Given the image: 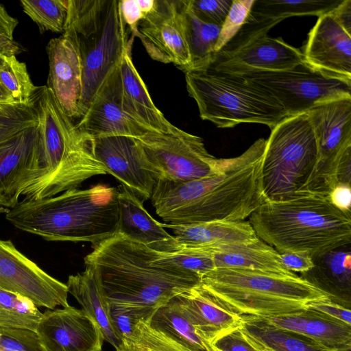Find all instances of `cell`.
I'll return each instance as SVG.
<instances>
[{
	"instance_id": "obj_38",
	"label": "cell",
	"mask_w": 351,
	"mask_h": 351,
	"mask_svg": "<svg viewBox=\"0 0 351 351\" xmlns=\"http://www.w3.org/2000/svg\"><path fill=\"white\" fill-rule=\"evenodd\" d=\"M38 125L33 97L28 104L0 103V147L23 130Z\"/></svg>"
},
{
	"instance_id": "obj_26",
	"label": "cell",
	"mask_w": 351,
	"mask_h": 351,
	"mask_svg": "<svg viewBox=\"0 0 351 351\" xmlns=\"http://www.w3.org/2000/svg\"><path fill=\"white\" fill-rule=\"evenodd\" d=\"M66 285L68 292L80 304L81 309L99 327L104 341L111 344L116 351L120 349L123 339L114 325L111 306L97 269L86 264L84 271L69 276Z\"/></svg>"
},
{
	"instance_id": "obj_3",
	"label": "cell",
	"mask_w": 351,
	"mask_h": 351,
	"mask_svg": "<svg viewBox=\"0 0 351 351\" xmlns=\"http://www.w3.org/2000/svg\"><path fill=\"white\" fill-rule=\"evenodd\" d=\"M5 219L48 241H87L94 246L117 231L118 190L98 184L47 199H24L5 213Z\"/></svg>"
},
{
	"instance_id": "obj_44",
	"label": "cell",
	"mask_w": 351,
	"mask_h": 351,
	"mask_svg": "<svg viewBox=\"0 0 351 351\" xmlns=\"http://www.w3.org/2000/svg\"><path fill=\"white\" fill-rule=\"evenodd\" d=\"M213 345L222 351H267L246 331L243 324Z\"/></svg>"
},
{
	"instance_id": "obj_2",
	"label": "cell",
	"mask_w": 351,
	"mask_h": 351,
	"mask_svg": "<svg viewBox=\"0 0 351 351\" xmlns=\"http://www.w3.org/2000/svg\"><path fill=\"white\" fill-rule=\"evenodd\" d=\"M84 258L98 271L111 307L150 321L155 311L201 278L167 261L162 252L116 232Z\"/></svg>"
},
{
	"instance_id": "obj_25",
	"label": "cell",
	"mask_w": 351,
	"mask_h": 351,
	"mask_svg": "<svg viewBox=\"0 0 351 351\" xmlns=\"http://www.w3.org/2000/svg\"><path fill=\"white\" fill-rule=\"evenodd\" d=\"M278 329L297 334L331 351H351V326L315 311L263 318Z\"/></svg>"
},
{
	"instance_id": "obj_19",
	"label": "cell",
	"mask_w": 351,
	"mask_h": 351,
	"mask_svg": "<svg viewBox=\"0 0 351 351\" xmlns=\"http://www.w3.org/2000/svg\"><path fill=\"white\" fill-rule=\"evenodd\" d=\"M36 333L43 351H102L104 341L96 322L70 305L43 313Z\"/></svg>"
},
{
	"instance_id": "obj_16",
	"label": "cell",
	"mask_w": 351,
	"mask_h": 351,
	"mask_svg": "<svg viewBox=\"0 0 351 351\" xmlns=\"http://www.w3.org/2000/svg\"><path fill=\"white\" fill-rule=\"evenodd\" d=\"M148 55L173 63L184 73L191 64L180 1H157L155 9L140 21L138 35Z\"/></svg>"
},
{
	"instance_id": "obj_31",
	"label": "cell",
	"mask_w": 351,
	"mask_h": 351,
	"mask_svg": "<svg viewBox=\"0 0 351 351\" xmlns=\"http://www.w3.org/2000/svg\"><path fill=\"white\" fill-rule=\"evenodd\" d=\"M149 324L191 351H212L174 298L155 311Z\"/></svg>"
},
{
	"instance_id": "obj_41",
	"label": "cell",
	"mask_w": 351,
	"mask_h": 351,
	"mask_svg": "<svg viewBox=\"0 0 351 351\" xmlns=\"http://www.w3.org/2000/svg\"><path fill=\"white\" fill-rule=\"evenodd\" d=\"M0 332L1 351H43L34 331L0 328Z\"/></svg>"
},
{
	"instance_id": "obj_46",
	"label": "cell",
	"mask_w": 351,
	"mask_h": 351,
	"mask_svg": "<svg viewBox=\"0 0 351 351\" xmlns=\"http://www.w3.org/2000/svg\"><path fill=\"white\" fill-rule=\"evenodd\" d=\"M308 309L351 326L350 310L332 302V300L311 303Z\"/></svg>"
},
{
	"instance_id": "obj_32",
	"label": "cell",
	"mask_w": 351,
	"mask_h": 351,
	"mask_svg": "<svg viewBox=\"0 0 351 351\" xmlns=\"http://www.w3.org/2000/svg\"><path fill=\"white\" fill-rule=\"evenodd\" d=\"M242 317L244 328L267 351H331L304 337L275 328L263 318Z\"/></svg>"
},
{
	"instance_id": "obj_9",
	"label": "cell",
	"mask_w": 351,
	"mask_h": 351,
	"mask_svg": "<svg viewBox=\"0 0 351 351\" xmlns=\"http://www.w3.org/2000/svg\"><path fill=\"white\" fill-rule=\"evenodd\" d=\"M306 113L319 149L307 193L328 196L337 184L351 183V97L320 102Z\"/></svg>"
},
{
	"instance_id": "obj_11",
	"label": "cell",
	"mask_w": 351,
	"mask_h": 351,
	"mask_svg": "<svg viewBox=\"0 0 351 351\" xmlns=\"http://www.w3.org/2000/svg\"><path fill=\"white\" fill-rule=\"evenodd\" d=\"M239 77L265 90L283 107L288 117L306 113L317 104L351 97V82L326 75L305 63L280 71H261Z\"/></svg>"
},
{
	"instance_id": "obj_52",
	"label": "cell",
	"mask_w": 351,
	"mask_h": 351,
	"mask_svg": "<svg viewBox=\"0 0 351 351\" xmlns=\"http://www.w3.org/2000/svg\"><path fill=\"white\" fill-rule=\"evenodd\" d=\"M5 56L2 55L0 53V66H1L5 59Z\"/></svg>"
},
{
	"instance_id": "obj_43",
	"label": "cell",
	"mask_w": 351,
	"mask_h": 351,
	"mask_svg": "<svg viewBox=\"0 0 351 351\" xmlns=\"http://www.w3.org/2000/svg\"><path fill=\"white\" fill-rule=\"evenodd\" d=\"M156 3L157 0L119 1V8L123 19L130 28L134 37H137L140 21L155 9Z\"/></svg>"
},
{
	"instance_id": "obj_18",
	"label": "cell",
	"mask_w": 351,
	"mask_h": 351,
	"mask_svg": "<svg viewBox=\"0 0 351 351\" xmlns=\"http://www.w3.org/2000/svg\"><path fill=\"white\" fill-rule=\"evenodd\" d=\"M119 66L106 80L75 125L80 133L93 138L125 136L138 138L152 132L124 108Z\"/></svg>"
},
{
	"instance_id": "obj_24",
	"label": "cell",
	"mask_w": 351,
	"mask_h": 351,
	"mask_svg": "<svg viewBox=\"0 0 351 351\" xmlns=\"http://www.w3.org/2000/svg\"><path fill=\"white\" fill-rule=\"evenodd\" d=\"M343 0H255L245 25L233 38L239 43L256 34L269 30L291 16H320L331 12Z\"/></svg>"
},
{
	"instance_id": "obj_22",
	"label": "cell",
	"mask_w": 351,
	"mask_h": 351,
	"mask_svg": "<svg viewBox=\"0 0 351 351\" xmlns=\"http://www.w3.org/2000/svg\"><path fill=\"white\" fill-rule=\"evenodd\" d=\"M174 299L196 333L210 344H213L243 323L242 316L223 306L200 283Z\"/></svg>"
},
{
	"instance_id": "obj_8",
	"label": "cell",
	"mask_w": 351,
	"mask_h": 351,
	"mask_svg": "<svg viewBox=\"0 0 351 351\" xmlns=\"http://www.w3.org/2000/svg\"><path fill=\"white\" fill-rule=\"evenodd\" d=\"M271 130L261 165L264 200L285 199L306 193L319 156L308 114L288 117Z\"/></svg>"
},
{
	"instance_id": "obj_35",
	"label": "cell",
	"mask_w": 351,
	"mask_h": 351,
	"mask_svg": "<svg viewBox=\"0 0 351 351\" xmlns=\"http://www.w3.org/2000/svg\"><path fill=\"white\" fill-rule=\"evenodd\" d=\"M36 88L25 63L19 61L16 56L5 57L0 66V90L14 103L28 104Z\"/></svg>"
},
{
	"instance_id": "obj_48",
	"label": "cell",
	"mask_w": 351,
	"mask_h": 351,
	"mask_svg": "<svg viewBox=\"0 0 351 351\" xmlns=\"http://www.w3.org/2000/svg\"><path fill=\"white\" fill-rule=\"evenodd\" d=\"M282 265L289 271L304 274L310 271L314 263L312 256L306 253L284 252L280 253Z\"/></svg>"
},
{
	"instance_id": "obj_50",
	"label": "cell",
	"mask_w": 351,
	"mask_h": 351,
	"mask_svg": "<svg viewBox=\"0 0 351 351\" xmlns=\"http://www.w3.org/2000/svg\"><path fill=\"white\" fill-rule=\"evenodd\" d=\"M330 14L343 29L351 34V0H343Z\"/></svg>"
},
{
	"instance_id": "obj_27",
	"label": "cell",
	"mask_w": 351,
	"mask_h": 351,
	"mask_svg": "<svg viewBox=\"0 0 351 351\" xmlns=\"http://www.w3.org/2000/svg\"><path fill=\"white\" fill-rule=\"evenodd\" d=\"M132 46L127 49L119 69L123 104L125 111L152 132L176 133L180 128L171 124L154 104L147 86L132 59Z\"/></svg>"
},
{
	"instance_id": "obj_12",
	"label": "cell",
	"mask_w": 351,
	"mask_h": 351,
	"mask_svg": "<svg viewBox=\"0 0 351 351\" xmlns=\"http://www.w3.org/2000/svg\"><path fill=\"white\" fill-rule=\"evenodd\" d=\"M128 38L119 1H109L100 29L86 40H79L82 58V91L76 118H82L99 89L117 69L133 43Z\"/></svg>"
},
{
	"instance_id": "obj_20",
	"label": "cell",
	"mask_w": 351,
	"mask_h": 351,
	"mask_svg": "<svg viewBox=\"0 0 351 351\" xmlns=\"http://www.w3.org/2000/svg\"><path fill=\"white\" fill-rule=\"evenodd\" d=\"M49 59L47 86L56 96L64 112L76 118L82 91L83 64L76 34L65 30L46 47Z\"/></svg>"
},
{
	"instance_id": "obj_15",
	"label": "cell",
	"mask_w": 351,
	"mask_h": 351,
	"mask_svg": "<svg viewBox=\"0 0 351 351\" xmlns=\"http://www.w3.org/2000/svg\"><path fill=\"white\" fill-rule=\"evenodd\" d=\"M304 63L300 49L280 38H272L262 32L231 49L221 50L208 68L218 73L239 76L261 71L289 70Z\"/></svg>"
},
{
	"instance_id": "obj_53",
	"label": "cell",
	"mask_w": 351,
	"mask_h": 351,
	"mask_svg": "<svg viewBox=\"0 0 351 351\" xmlns=\"http://www.w3.org/2000/svg\"><path fill=\"white\" fill-rule=\"evenodd\" d=\"M210 348L212 351H222L220 349L217 348L216 346H215L213 344H210Z\"/></svg>"
},
{
	"instance_id": "obj_21",
	"label": "cell",
	"mask_w": 351,
	"mask_h": 351,
	"mask_svg": "<svg viewBox=\"0 0 351 351\" xmlns=\"http://www.w3.org/2000/svg\"><path fill=\"white\" fill-rule=\"evenodd\" d=\"M302 54L304 63L313 69L351 82V34L330 12L318 17Z\"/></svg>"
},
{
	"instance_id": "obj_36",
	"label": "cell",
	"mask_w": 351,
	"mask_h": 351,
	"mask_svg": "<svg viewBox=\"0 0 351 351\" xmlns=\"http://www.w3.org/2000/svg\"><path fill=\"white\" fill-rule=\"evenodd\" d=\"M117 351H191L162 331L152 327L149 321L140 320L130 337L123 341Z\"/></svg>"
},
{
	"instance_id": "obj_42",
	"label": "cell",
	"mask_w": 351,
	"mask_h": 351,
	"mask_svg": "<svg viewBox=\"0 0 351 351\" xmlns=\"http://www.w3.org/2000/svg\"><path fill=\"white\" fill-rule=\"evenodd\" d=\"M194 14L200 21L221 26L230 9L232 0H188Z\"/></svg>"
},
{
	"instance_id": "obj_10",
	"label": "cell",
	"mask_w": 351,
	"mask_h": 351,
	"mask_svg": "<svg viewBox=\"0 0 351 351\" xmlns=\"http://www.w3.org/2000/svg\"><path fill=\"white\" fill-rule=\"evenodd\" d=\"M157 180L186 182L215 175L228 158H217L203 139L180 130L176 133L149 132L135 138Z\"/></svg>"
},
{
	"instance_id": "obj_23",
	"label": "cell",
	"mask_w": 351,
	"mask_h": 351,
	"mask_svg": "<svg viewBox=\"0 0 351 351\" xmlns=\"http://www.w3.org/2000/svg\"><path fill=\"white\" fill-rule=\"evenodd\" d=\"M119 221L117 232L162 253L180 248L176 238L147 211L143 202L125 186H118Z\"/></svg>"
},
{
	"instance_id": "obj_13",
	"label": "cell",
	"mask_w": 351,
	"mask_h": 351,
	"mask_svg": "<svg viewBox=\"0 0 351 351\" xmlns=\"http://www.w3.org/2000/svg\"><path fill=\"white\" fill-rule=\"evenodd\" d=\"M0 288L47 309L69 306L66 284L46 273L10 239H0Z\"/></svg>"
},
{
	"instance_id": "obj_51",
	"label": "cell",
	"mask_w": 351,
	"mask_h": 351,
	"mask_svg": "<svg viewBox=\"0 0 351 351\" xmlns=\"http://www.w3.org/2000/svg\"><path fill=\"white\" fill-rule=\"evenodd\" d=\"M0 103H14L12 100L3 91L0 90Z\"/></svg>"
},
{
	"instance_id": "obj_33",
	"label": "cell",
	"mask_w": 351,
	"mask_h": 351,
	"mask_svg": "<svg viewBox=\"0 0 351 351\" xmlns=\"http://www.w3.org/2000/svg\"><path fill=\"white\" fill-rule=\"evenodd\" d=\"M42 316L32 300L0 288V328L36 332Z\"/></svg>"
},
{
	"instance_id": "obj_45",
	"label": "cell",
	"mask_w": 351,
	"mask_h": 351,
	"mask_svg": "<svg viewBox=\"0 0 351 351\" xmlns=\"http://www.w3.org/2000/svg\"><path fill=\"white\" fill-rule=\"evenodd\" d=\"M18 23L0 4V53L6 57L16 56L23 51L13 37Z\"/></svg>"
},
{
	"instance_id": "obj_14",
	"label": "cell",
	"mask_w": 351,
	"mask_h": 351,
	"mask_svg": "<svg viewBox=\"0 0 351 351\" xmlns=\"http://www.w3.org/2000/svg\"><path fill=\"white\" fill-rule=\"evenodd\" d=\"M38 125L28 128L0 147V213L19 202L23 191L44 169Z\"/></svg>"
},
{
	"instance_id": "obj_1",
	"label": "cell",
	"mask_w": 351,
	"mask_h": 351,
	"mask_svg": "<svg viewBox=\"0 0 351 351\" xmlns=\"http://www.w3.org/2000/svg\"><path fill=\"white\" fill-rule=\"evenodd\" d=\"M266 139L228 158L217 173L182 183L157 180L150 197L165 223L244 221L262 204V160Z\"/></svg>"
},
{
	"instance_id": "obj_37",
	"label": "cell",
	"mask_w": 351,
	"mask_h": 351,
	"mask_svg": "<svg viewBox=\"0 0 351 351\" xmlns=\"http://www.w3.org/2000/svg\"><path fill=\"white\" fill-rule=\"evenodd\" d=\"M23 12L39 27L47 31L64 32L67 17V0H22Z\"/></svg>"
},
{
	"instance_id": "obj_6",
	"label": "cell",
	"mask_w": 351,
	"mask_h": 351,
	"mask_svg": "<svg viewBox=\"0 0 351 351\" xmlns=\"http://www.w3.org/2000/svg\"><path fill=\"white\" fill-rule=\"evenodd\" d=\"M200 285L230 311L260 318L302 311L332 296L296 274L245 269L216 268L201 278Z\"/></svg>"
},
{
	"instance_id": "obj_47",
	"label": "cell",
	"mask_w": 351,
	"mask_h": 351,
	"mask_svg": "<svg viewBox=\"0 0 351 351\" xmlns=\"http://www.w3.org/2000/svg\"><path fill=\"white\" fill-rule=\"evenodd\" d=\"M111 317L117 331L123 341L132 335L136 324L140 319L132 313L111 307Z\"/></svg>"
},
{
	"instance_id": "obj_5",
	"label": "cell",
	"mask_w": 351,
	"mask_h": 351,
	"mask_svg": "<svg viewBox=\"0 0 351 351\" xmlns=\"http://www.w3.org/2000/svg\"><path fill=\"white\" fill-rule=\"evenodd\" d=\"M44 155L40 176L23 192L25 199L38 200L78 189L87 179L107 174L96 158L93 138L80 133L47 86L33 95Z\"/></svg>"
},
{
	"instance_id": "obj_34",
	"label": "cell",
	"mask_w": 351,
	"mask_h": 351,
	"mask_svg": "<svg viewBox=\"0 0 351 351\" xmlns=\"http://www.w3.org/2000/svg\"><path fill=\"white\" fill-rule=\"evenodd\" d=\"M108 1L67 0V17L64 31H73L79 40H86L91 37L102 25Z\"/></svg>"
},
{
	"instance_id": "obj_30",
	"label": "cell",
	"mask_w": 351,
	"mask_h": 351,
	"mask_svg": "<svg viewBox=\"0 0 351 351\" xmlns=\"http://www.w3.org/2000/svg\"><path fill=\"white\" fill-rule=\"evenodd\" d=\"M180 6L191 56L186 71L207 69L215 59V49L221 26L200 21L191 10L188 0L180 1Z\"/></svg>"
},
{
	"instance_id": "obj_54",
	"label": "cell",
	"mask_w": 351,
	"mask_h": 351,
	"mask_svg": "<svg viewBox=\"0 0 351 351\" xmlns=\"http://www.w3.org/2000/svg\"><path fill=\"white\" fill-rule=\"evenodd\" d=\"M0 351H1V348H0Z\"/></svg>"
},
{
	"instance_id": "obj_29",
	"label": "cell",
	"mask_w": 351,
	"mask_h": 351,
	"mask_svg": "<svg viewBox=\"0 0 351 351\" xmlns=\"http://www.w3.org/2000/svg\"><path fill=\"white\" fill-rule=\"evenodd\" d=\"M216 268H237L259 270L285 275L295 273L282 264L280 254L261 239L250 244L228 245L207 247Z\"/></svg>"
},
{
	"instance_id": "obj_39",
	"label": "cell",
	"mask_w": 351,
	"mask_h": 351,
	"mask_svg": "<svg viewBox=\"0 0 351 351\" xmlns=\"http://www.w3.org/2000/svg\"><path fill=\"white\" fill-rule=\"evenodd\" d=\"M169 262L191 272L200 278L215 269L210 251L207 247H181L173 253H162Z\"/></svg>"
},
{
	"instance_id": "obj_7",
	"label": "cell",
	"mask_w": 351,
	"mask_h": 351,
	"mask_svg": "<svg viewBox=\"0 0 351 351\" xmlns=\"http://www.w3.org/2000/svg\"><path fill=\"white\" fill-rule=\"evenodd\" d=\"M189 95L199 117L219 128L242 123H261L271 130L288 115L269 93L243 79L208 68L184 72Z\"/></svg>"
},
{
	"instance_id": "obj_40",
	"label": "cell",
	"mask_w": 351,
	"mask_h": 351,
	"mask_svg": "<svg viewBox=\"0 0 351 351\" xmlns=\"http://www.w3.org/2000/svg\"><path fill=\"white\" fill-rule=\"evenodd\" d=\"M255 0H232V3L221 25L215 51H221L238 34L245 25Z\"/></svg>"
},
{
	"instance_id": "obj_49",
	"label": "cell",
	"mask_w": 351,
	"mask_h": 351,
	"mask_svg": "<svg viewBox=\"0 0 351 351\" xmlns=\"http://www.w3.org/2000/svg\"><path fill=\"white\" fill-rule=\"evenodd\" d=\"M328 197L335 207L345 212H350L351 187L350 184H337L330 191Z\"/></svg>"
},
{
	"instance_id": "obj_17",
	"label": "cell",
	"mask_w": 351,
	"mask_h": 351,
	"mask_svg": "<svg viewBox=\"0 0 351 351\" xmlns=\"http://www.w3.org/2000/svg\"><path fill=\"white\" fill-rule=\"evenodd\" d=\"M93 144L96 158L108 173L143 202L150 199L157 180L135 138L98 136L93 138Z\"/></svg>"
},
{
	"instance_id": "obj_4",
	"label": "cell",
	"mask_w": 351,
	"mask_h": 351,
	"mask_svg": "<svg viewBox=\"0 0 351 351\" xmlns=\"http://www.w3.org/2000/svg\"><path fill=\"white\" fill-rule=\"evenodd\" d=\"M248 221L258 238L279 253L313 256L351 243V213L337 208L324 195L265 199Z\"/></svg>"
},
{
	"instance_id": "obj_28",
	"label": "cell",
	"mask_w": 351,
	"mask_h": 351,
	"mask_svg": "<svg viewBox=\"0 0 351 351\" xmlns=\"http://www.w3.org/2000/svg\"><path fill=\"white\" fill-rule=\"evenodd\" d=\"M160 224L173 232V237L181 247H214L250 244L259 240L249 221H246Z\"/></svg>"
}]
</instances>
